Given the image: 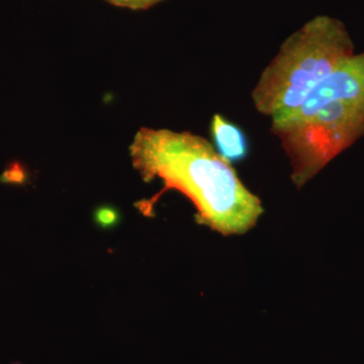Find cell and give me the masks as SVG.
I'll use <instances>...</instances> for the list:
<instances>
[{"label":"cell","mask_w":364,"mask_h":364,"mask_svg":"<svg viewBox=\"0 0 364 364\" xmlns=\"http://www.w3.org/2000/svg\"><path fill=\"white\" fill-rule=\"evenodd\" d=\"M144 181L160 178L195 205L198 222L224 236L245 234L263 214L262 203L214 146L188 132L143 128L130 147Z\"/></svg>","instance_id":"1"},{"label":"cell","mask_w":364,"mask_h":364,"mask_svg":"<svg viewBox=\"0 0 364 364\" xmlns=\"http://www.w3.org/2000/svg\"><path fill=\"white\" fill-rule=\"evenodd\" d=\"M272 131L301 188L364 134V52L345 61L293 112L272 119Z\"/></svg>","instance_id":"2"},{"label":"cell","mask_w":364,"mask_h":364,"mask_svg":"<svg viewBox=\"0 0 364 364\" xmlns=\"http://www.w3.org/2000/svg\"><path fill=\"white\" fill-rule=\"evenodd\" d=\"M354 55L341 21L318 16L289 36L261 73L251 98L261 114L280 119L299 107Z\"/></svg>","instance_id":"3"},{"label":"cell","mask_w":364,"mask_h":364,"mask_svg":"<svg viewBox=\"0 0 364 364\" xmlns=\"http://www.w3.org/2000/svg\"><path fill=\"white\" fill-rule=\"evenodd\" d=\"M210 133L215 143V149L228 163L243 161L249 154L247 136L237 124L231 123L221 114L213 117Z\"/></svg>","instance_id":"4"},{"label":"cell","mask_w":364,"mask_h":364,"mask_svg":"<svg viewBox=\"0 0 364 364\" xmlns=\"http://www.w3.org/2000/svg\"><path fill=\"white\" fill-rule=\"evenodd\" d=\"M0 181L4 183H23L26 181V173L21 165L14 163L4 172Z\"/></svg>","instance_id":"5"},{"label":"cell","mask_w":364,"mask_h":364,"mask_svg":"<svg viewBox=\"0 0 364 364\" xmlns=\"http://www.w3.org/2000/svg\"><path fill=\"white\" fill-rule=\"evenodd\" d=\"M105 1L109 2L112 6L127 7V9L138 11V9H149L163 0H105Z\"/></svg>","instance_id":"6"}]
</instances>
